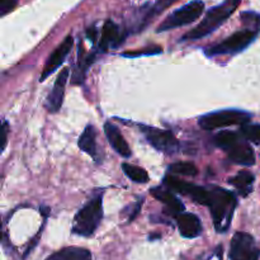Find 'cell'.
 <instances>
[{"label": "cell", "instance_id": "obj_25", "mask_svg": "<svg viewBox=\"0 0 260 260\" xmlns=\"http://www.w3.org/2000/svg\"><path fill=\"white\" fill-rule=\"evenodd\" d=\"M160 52H161V48L160 47H150V48H145V50H140V51H128V52L122 53V56H124V57H139V56L157 55V53Z\"/></svg>", "mask_w": 260, "mask_h": 260}, {"label": "cell", "instance_id": "obj_27", "mask_svg": "<svg viewBox=\"0 0 260 260\" xmlns=\"http://www.w3.org/2000/svg\"><path fill=\"white\" fill-rule=\"evenodd\" d=\"M7 137H8V122L3 121V128H2V151H4L5 146H7Z\"/></svg>", "mask_w": 260, "mask_h": 260}, {"label": "cell", "instance_id": "obj_19", "mask_svg": "<svg viewBox=\"0 0 260 260\" xmlns=\"http://www.w3.org/2000/svg\"><path fill=\"white\" fill-rule=\"evenodd\" d=\"M241 141L240 135L233 131H221L213 139V142L217 147L225 150L226 152L230 151L235 145H238Z\"/></svg>", "mask_w": 260, "mask_h": 260}, {"label": "cell", "instance_id": "obj_24", "mask_svg": "<svg viewBox=\"0 0 260 260\" xmlns=\"http://www.w3.org/2000/svg\"><path fill=\"white\" fill-rule=\"evenodd\" d=\"M169 172L187 175V177H193V175H197L198 170L192 162H175V164L170 165Z\"/></svg>", "mask_w": 260, "mask_h": 260}, {"label": "cell", "instance_id": "obj_14", "mask_svg": "<svg viewBox=\"0 0 260 260\" xmlns=\"http://www.w3.org/2000/svg\"><path fill=\"white\" fill-rule=\"evenodd\" d=\"M228 156L233 162L244 165V167H251L255 164V154L253 149L243 140L238 145H235L230 151H228Z\"/></svg>", "mask_w": 260, "mask_h": 260}, {"label": "cell", "instance_id": "obj_3", "mask_svg": "<svg viewBox=\"0 0 260 260\" xmlns=\"http://www.w3.org/2000/svg\"><path fill=\"white\" fill-rule=\"evenodd\" d=\"M103 218V194H96L78 211L74 217L71 233L90 238Z\"/></svg>", "mask_w": 260, "mask_h": 260}, {"label": "cell", "instance_id": "obj_28", "mask_svg": "<svg viewBox=\"0 0 260 260\" xmlns=\"http://www.w3.org/2000/svg\"><path fill=\"white\" fill-rule=\"evenodd\" d=\"M86 36H88V38L91 41V42H95V40H96V29H95V27L88 28V30H86Z\"/></svg>", "mask_w": 260, "mask_h": 260}, {"label": "cell", "instance_id": "obj_1", "mask_svg": "<svg viewBox=\"0 0 260 260\" xmlns=\"http://www.w3.org/2000/svg\"><path fill=\"white\" fill-rule=\"evenodd\" d=\"M236 206L238 201L233 192L220 187L208 188L207 207L210 208L213 225L217 233L222 234L229 230Z\"/></svg>", "mask_w": 260, "mask_h": 260}, {"label": "cell", "instance_id": "obj_17", "mask_svg": "<svg viewBox=\"0 0 260 260\" xmlns=\"http://www.w3.org/2000/svg\"><path fill=\"white\" fill-rule=\"evenodd\" d=\"M254 180H255V177L250 172L241 170L235 177L230 178L229 183L236 188V190H238L241 197H248L251 193V190H253Z\"/></svg>", "mask_w": 260, "mask_h": 260}, {"label": "cell", "instance_id": "obj_10", "mask_svg": "<svg viewBox=\"0 0 260 260\" xmlns=\"http://www.w3.org/2000/svg\"><path fill=\"white\" fill-rule=\"evenodd\" d=\"M69 75H70V70H69L68 68L61 70V73L57 75V79L55 80V84H53L52 90L50 91L47 99H46V108H47V111L51 112V113L58 112L61 106H62Z\"/></svg>", "mask_w": 260, "mask_h": 260}, {"label": "cell", "instance_id": "obj_8", "mask_svg": "<svg viewBox=\"0 0 260 260\" xmlns=\"http://www.w3.org/2000/svg\"><path fill=\"white\" fill-rule=\"evenodd\" d=\"M260 250L255 240L246 233H236L231 240L230 260H259Z\"/></svg>", "mask_w": 260, "mask_h": 260}, {"label": "cell", "instance_id": "obj_4", "mask_svg": "<svg viewBox=\"0 0 260 260\" xmlns=\"http://www.w3.org/2000/svg\"><path fill=\"white\" fill-rule=\"evenodd\" d=\"M251 118V114L246 113L245 111H239V109H226V111L213 112V113L205 114L200 117L198 124L201 128L207 129H217L222 127L233 126V124H246L249 123Z\"/></svg>", "mask_w": 260, "mask_h": 260}, {"label": "cell", "instance_id": "obj_23", "mask_svg": "<svg viewBox=\"0 0 260 260\" xmlns=\"http://www.w3.org/2000/svg\"><path fill=\"white\" fill-rule=\"evenodd\" d=\"M240 19L243 24L245 25V29L254 30V32H259L260 29V14L254 12H244L240 15Z\"/></svg>", "mask_w": 260, "mask_h": 260}, {"label": "cell", "instance_id": "obj_22", "mask_svg": "<svg viewBox=\"0 0 260 260\" xmlns=\"http://www.w3.org/2000/svg\"><path fill=\"white\" fill-rule=\"evenodd\" d=\"M240 135L244 140L254 142L255 145H260V124L246 123L240 127Z\"/></svg>", "mask_w": 260, "mask_h": 260}, {"label": "cell", "instance_id": "obj_18", "mask_svg": "<svg viewBox=\"0 0 260 260\" xmlns=\"http://www.w3.org/2000/svg\"><path fill=\"white\" fill-rule=\"evenodd\" d=\"M46 260H91V253L86 249L70 246L56 251Z\"/></svg>", "mask_w": 260, "mask_h": 260}, {"label": "cell", "instance_id": "obj_26", "mask_svg": "<svg viewBox=\"0 0 260 260\" xmlns=\"http://www.w3.org/2000/svg\"><path fill=\"white\" fill-rule=\"evenodd\" d=\"M18 0H0V14L5 15L13 10L17 5Z\"/></svg>", "mask_w": 260, "mask_h": 260}, {"label": "cell", "instance_id": "obj_6", "mask_svg": "<svg viewBox=\"0 0 260 260\" xmlns=\"http://www.w3.org/2000/svg\"><path fill=\"white\" fill-rule=\"evenodd\" d=\"M256 33L254 30L244 29L234 33L230 37L223 40L222 42L217 43L215 46L206 48L205 53L207 56H218V55H233V53L240 52L245 50L256 37Z\"/></svg>", "mask_w": 260, "mask_h": 260}, {"label": "cell", "instance_id": "obj_11", "mask_svg": "<svg viewBox=\"0 0 260 260\" xmlns=\"http://www.w3.org/2000/svg\"><path fill=\"white\" fill-rule=\"evenodd\" d=\"M177 223L180 235L183 238L194 239L202 233V225H201L200 218L193 213H180L179 216H177Z\"/></svg>", "mask_w": 260, "mask_h": 260}, {"label": "cell", "instance_id": "obj_21", "mask_svg": "<svg viewBox=\"0 0 260 260\" xmlns=\"http://www.w3.org/2000/svg\"><path fill=\"white\" fill-rule=\"evenodd\" d=\"M122 169H123L124 174H126L129 179L134 180V182H136V183H147L149 182V174H147L146 170L142 169V168L124 162V164L122 165Z\"/></svg>", "mask_w": 260, "mask_h": 260}, {"label": "cell", "instance_id": "obj_7", "mask_svg": "<svg viewBox=\"0 0 260 260\" xmlns=\"http://www.w3.org/2000/svg\"><path fill=\"white\" fill-rule=\"evenodd\" d=\"M139 127L141 129V134L145 136V139L157 151L172 155L179 150V141H178L177 137L172 132L159 129L156 127L146 126V124H140Z\"/></svg>", "mask_w": 260, "mask_h": 260}, {"label": "cell", "instance_id": "obj_20", "mask_svg": "<svg viewBox=\"0 0 260 260\" xmlns=\"http://www.w3.org/2000/svg\"><path fill=\"white\" fill-rule=\"evenodd\" d=\"M94 57H95V55H89L88 57H84L83 43L80 42V46H79V63H78V69H76L75 74H74L73 84L83 83L84 78H85L86 71H88V68L90 66V63L94 61Z\"/></svg>", "mask_w": 260, "mask_h": 260}, {"label": "cell", "instance_id": "obj_9", "mask_svg": "<svg viewBox=\"0 0 260 260\" xmlns=\"http://www.w3.org/2000/svg\"><path fill=\"white\" fill-rule=\"evenodd\" d=\"M73 37H71V36H68V37L56 47V50L51 53L47 62H46L45 68H43L42 74H41L40 76V81H45L51 74H53L58 68H60L61 63L65 61V58L68 57V55L70 53L71 48H73Z\"/></svg>", "mask_w": 260, "mask_h": 260}, {"label": "cell", "instance_id": "obj_5", "mask_svg": "<svg viewBox=\"0 0 260 260\" xmlns=\"http://www.w3.org/2000/svg\"><path fill=\"white\" fill-rule=\"evenodd\" d=\"M203 9H205V4L201 0L189 2L184 7L179 8L175 12H173L169 17H167V19L157 27V32L170 30L174 29V28L182 27V25L190 24L202 15Z\"/></svg>", "mask_w": 260, "mask_h": 260}, {"label": "cell", "instance_id": "obj_29", "mask_svg": "<svg viewBox=\"0 0 260 260\" xmlns=\"http://www.w3.org/2000/svg\"><path fill=\"white\" fill-rule=\"evenodd\" d=\"M173 2H175V0H157V10L165 9V8L169 7Z\"/></svg>", "mask_w": 260, "mask_h": 260}, {"label": "cell", "instance_id": "obj_13", "mask_svg": "<svg viewBox=\"0 0 260 260\" xmlns=\"http://www.w3.org/2000/svg\"><path fill=\"white\" fill-rule=\"evenodd\" d=\"M150 193H151L152 197L156 198L161 203H164L168 213H170V215L177 217V216H179L184 211V205L175 197L174 193H172V190H167L160 187H156L152 188Z\"/></svg>", "mask_w": 260, "mask_h": 260}, {"label": "cell", "instance_id": "obj_16", "mask_svg": "<svg viewBox=\"0 0 260 260\" xmlns=\"http://www.w3.org/2000/svg\"><path fill=\"white\" fill-rule=\"evenodd\" d=\"M79 147L83 150L84 152L93 157L96 162L99 161L98 157V147H96V132L95 127L88 124L84 129L83 134L79 137Z\"/></svg>", "mask_w": 260, "mask_h": 260}, {"label": "cell", "instance_id": "obj_30", "mask_svg": "<svg viewBox=\"0 0 260 260\" xmlns=\"http://www.w3.org/2000/svg\"><path fill=\"white\" fill-rule=\"evenodd\" d=\"M141 205H142V201H140V202L137 203V205H136V207L134 208V213H132V215L129 216V218H128V221H129V222H131L132 220H135V218H136V216L139 215V212H140V208H141Z\"/></svg>", "mask_w": 260, "mask_h": 260}, {"label": "cell", "instance_id": "obj_2", "mask_svg": "<svg viewBox=\"0 0 260 260\" xmlns=\"http://www.w3.org/2000/svg\"><path fill=\"white\" fill-rule=\"evenodd\" d=\"M241 0H225L223 3H221L220 5L215 8H211L207 12L206 17L203 18L202 22L197 25V27L193 28L192 30H189L188 33H185L182 37L183 41H196L200 40V38L206 37L210 33L215 32L221 24L226 22L229 19L231 14L238 9V7L240 5Z\"/></svg>", "mask_w": 260, "mask_h": 260}, {"label": "cell", "instance_id": "obj_12", "mask_svg": "<svg viewBox=\"0 0 260 260\" xmlns=\"http://www.w3.org/2000/svg\"><path fill=\"white\" fill-rule=\"evenodd\" d=\"M104 134H106L107 140L109 141V145L114 149V151L118 155L123 157H129L131 156V150H129L128 144L124 140V137L122 136V134L119 132V129L114 126L111 122H107L104 124Z\"/></svg>", "mask_w": 260, "mask_h": 260}, {"label": "cell", "instance_id": "obj_15", "mask_svg": "<svg viewBox=\"0 0 260 260\" xmlns=\"http://www.w3.org/2000/svg\"><path fill=\"white\" fill-rule=\"evenodd\" d=\"M122 41H123V38H122L121 32H119L118 25L112 22V20H107L103 25L99 48L106 52L109 47H117Z\"/></svg>", "mask_w": 260, "mask_h": 260}]
</instances>
